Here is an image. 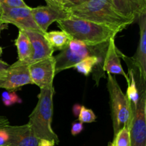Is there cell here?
Returning <instances> with one entry per match:
<instances>
[{"label": "cell", "mask_w": 146, "mask_h": 146, "mask_svg": "<svg viewBox=\"0 0 146 146\" xmlns=\"http://www.w3.org/2000/svg\"><path fill=\"white\" fill-rule=\"evenodd\" d=\"M67 10L73 17L104 24L118 32L134 22L117 12L111 0H88Z\"/></svg>", "instance_id": "obj_1"}, {"label": "cell", "mask_w": 146, "mask_h": 146, "mask_svg": "<svg viewBox=\"0 0 146 146\" xmlns=\"http://www.w3.org/2000/svg\"><path fill=\"white\" fill-rule=\"evenodd\" d=\"M62 31L73 40L88 44H99L115 38L118 31L106 25L93 22L71 16L67 19L57 21Z\"/></svg>", "instance_id": "obj_2"}, {"label": "cell", "mask_w": 146, "mask_h": 146, "mask_svg": "<svg viewBox=\"0 0 146 146\" xmlns=\"http://www.w3.org/2000/svg\"><path fill=\"white\" fill-rule=\"evenodd\" d=\"M54 94V86L41 88L38 102L30 114L28 124L39 140L54 141L56 144H58L59 139L51 128Z\"/></svg>", "instance_id": "obj_3"}, {"label": "cell", "mask_w": 146, "mask_h": 146, "mask_svg": "<svg viewBox=\"0 0 146 146\" xmlns=\"http://www.w3.org/2000/svg\"><path fill=\"white\" fill-rule=\"evenodd\" d=\"M109 41L99 44H88L76 40H71L68 46L54 57L56 75L64 70L74 68V65L86 57L96 56L105 58Z\"/></svg>", "instance_id": "obj_4"}, {"label": "cell", "mask_w": 146, "mask_h": 146, "mask_svg": "<svg viewBox=\"0 0 146 146\" xmlns=\"http://www.w3.org/2000/svg\"><path fill=\"white\" fill-rule=\"evenodd\" d=\"M107 88L110 96L111 118L114 135L123 127L129 128L133 108L128 97L122 91L113 76L107 74Z\"/></svg>", "instance_id": "obj_5"}, {"label": "cell", "mask_w": 146, "mask_h": 146, "mask_svg": "<svg viewBox=\"0 0 146 146\" xmlns=\"http://www.w3.org/2000/svg\"><path fill=\"white\" fill-rule=\"evenodd\" d=\"M129 133L131 146H146V90L141 92L138 104L133 108Z\"/></svg>", "instance_id": "obj_6"}, {"label": "cell", "mask_w": 146, "mask_h": 146, "mask_svg": "<svg viewBox=\"0 0 146 146\" xmlns=\"http://www.w3.org/2000/svg\"><path fill=\"white\" fill-rule=\"evenodd\" d=\"M138 20L140 27V39L138 48L133 56L131 58L126 56V58L138 72L137 86L140 91L142 92L146 90V12L141 14Z\"/></svg>", "instance_id": "obj_7"}, {"label": "cell", "mask_w": 146, "mask_h": 146, "mask_svg": "<svg viewBox=\"0 0 146 146\" xmlns=\"http://www.w3.org/2000/svg\"><path fill=\"white\" fill-rule=\"evenodd\" d=\"M2 10V22L11 24L21 31H34L44 34L34 21L31 7H11L1 6Z\"/></svg>", "instance_id": "obj_8"}, {"label": "cell", "mask_w": 146, "mask_h": 146, "mask_svg": "<svg viewBox=\"0 0 146 146\" xmlns=\"http://www.w3.org/2000/svg\"><path fill=\"white\" fill-rule=\"evenodd\" d=\"M55 71L56 61L53 56L29 64L31 83L39 87L40 89L52 86Z\"/></svg>", "instance_id": "obj_9"}, {"label": "cell", "mask_w": 146, "mask_h": 146, "mask_svg": "<svg viewBox=\"0 0 146 146\" xmlns=\"http://www.w3.org/2000/svg\"><path fill=\"white\" fill-rule=\"evenodd\" d=\"M32 84L29 73V65L21 61L14 63L0 75V88L14 91L21 86Z\"/></svg>", "instance_id": "obj_10"}, {"label": "cell", "mask_w": 146, "mask_h": 146, "mask_svg": "<svg viewBox=\"0 0 146 146\" xmlns=\"http://www.w3.org/2000/svg\"><path fill=\"white\" fill-rule=\"evenodd\" d=\"M31 11L36 24L44 33L46 32L48 27L54 21L67 19L71 17L66 9L48 4L31 8Z\"/></svg>", "instance_id": "obj_11"}, {"label": "cell", "mask_w": 146, "mask_h": 146, "mask_svg": "<svg viewBox=\"0 0 146 146\" xmlns=\"http://www.w3.org/2000/svg\"><path fill=\"white\" fill-rule=\"evenodd\" d=\"M7 134V146H38L37 138L28 123L21 125H10L4 128Z\"/></svg>", "instance_id": "obj_12"}, {"label": "cell", "mask_w": 146, "mask_h": 146, "mask_svg": "<svg viewBox=\"0 0 146 146\" xmlns=\"http://www.w3.org/2000/svg\"><path fill=\"white\" fill-rule=\"evenodd\" d=\"M24 31L28 36L32 46V56L29 64L43 58L52 56L54 50L46 40L44 34L34 31Z\"/></svg>", "instance_id": "obj_13"}, {"label": "cell", "mask_w": 146, "mask_h": 146, "mask_svg": "<svg viewBox=\"0 0 146 146\" xmlns=\"http://www.w3.org/2000/svg\"><path fill=\"white\" fill-rule=\"evenodd\" d=\"M111 1L117 12L133 21L146 12L145 0H111Z\"/></svg>", "instance_id": "obj_14"}, {"label": "cell", "mask_w": 146, "mask_h": 146, "mask_svg": "<svg viewBox=\"0 0 146 146\" xmlns=\"http://www.w3.org/2000/svg\"><path fill=\"white\" fill-rule=\"evenodd\" d=\"M115 38H111L108 43V49L104 62V71L107 74L121 75L125 78L127 83L129 81L128 75L123 71L120 61V56L118 53V48L115 46Z\"/></svg>", "instance_id": "obj_15"}, {"label": "cell", "mask_w": 146, "mask_h": 146, "mask_svg": "<svg viewBox=\"0 0 146 146\" xmlns=\"http://www.w3.org/2000/svg\"><path fill=\"white\" fill-rule=\"evenodd\" d=\"M15 45L18 53V61L29 65L32 56V46L28 36L24 31H19Z\"/></svg>", "instance_id": "obj_16"}, {"label": "cell", "mask_w": 146, "mask_h": 146, "mask_svg": "<svg viewBox=\"0 0 146 146\" xmlns=\"http://www.w3.org/2000/svg\"><path fill=\"white\" fill-rule=\"evenodd\" d=\"M46 40L48 41L51 48L55 50H64L69 44L72 38L64 31H52L44 34Z\"/></svg>", "instance_id": "obj_17"}, {"label": "cell", "mask_w": 146, "mask_h": 146, "mask_svg": "<svg viewBox=\"0 0 146 146\" xmlns=\"http://www.w3.org/2000/svg\"><path fill=\"white\" fill-rule=\"evenodd\" d=\"M128 66V78H129V81L128 83V88H127V93L126 96L128 97V100L131 103L132 105V108H135L137 106L139 100V92H138V86H137L136 80H135V75H134V71L132 68V67L127 64Z\"/></svg>", "instance_id": "obj_18"}, {"label": "cell", "mask_w": 146, "mask_h": 146, "mask_svg": "<svg viewBox=\"0 0 146 146\" xmlns=\"http://www.w3.org/2000/svg\"><path fill=\"white\" fill-rule=\"evenodd\" d=\"M113 142L115 146H131L129 128L125 126L120 130L116 135H114Z\"/></svg>", "instance_id": "obj_19"}, {"label": "cell", "mask_w": 146, "mask_h": 146, "mask_svg": "<svg viewBox=\"0 0 146 146\" xmlns=\"http://www.w3.org/2000/svg\"><path fill=\"white\" fill-rule=\"evenodd\" d=\"M96 116L91 109L86 108L85 106H81L78 114V121L82 123H89L95 122Z\"/></svg>", "instance_id": "obj_20"}, {"label": "cell", "mask_w": 146, "mask_h": 146, "mask_svg": "<svg viewBox=\"0 0 146 146\" xmlns=\"http://www.w3.org/2000/svg\"><path fill=\"white\" fill-rule=\"evenodd\" d=\"M2 101L6 106H10L15 104L21 103V99L18 96L14 91H9L3 92L1 94Z\"/></svg>", "instance_id": "obj_21"}, {"label": "cell", "mask_w": 146, "mask_h": 146, "mask_svg": "<svg viewBox=\"0 0 146 146\" xmlns=\"http://www.w3.org/2000/svg\"><path fill=\"white\" fill-rule=\"evenodd\" d=\"M0 6L11 7V8L29 7L24 2V0H0Z\"/></svg>", "instance_id": "obj_22"}, {"label": "cell", "mask_w": 146, "mask_h": 146, "mask_svg": "<svg viewBox=\"0 0 146 146\" xmlns=\"http://www.w3.org/2000/svg\"><path fill=\"white\" fill-rule=\"evenodd\" d=\"M87 1H88V0H61L64 8L66 9L79 6L84 3L86 2Z\"/></svg>", "instance_id": "obj_23"}, {"label": "cell", "mask_w": 146, "mask_h": 146, "mask_svg": "<svg viewBox=\"0 0 146 146\" xmlns=\"http://www.w3.org/2000/svg\"><path fill=\"white\" fill-rule=\"evenodd\" d=\"M84 123H82L81 122H80L79 121H75L72 123V125H71V132L72 135L75 136V135L79 134L81 131L84 130Z\"/></svg>", "instance_id": "obj_24"}, {"label": "cell", "mask_w": 146, "mask_h": 146, "mask_svg": "<svg viewBox=\"0 0 146 146\" xmlns=\"http://www.w3.org/2000/svg\"><path fill=\"white\" fill-rule=\"evenodd\" d=\"M45 1L48 5L56 6V7H62V8H64V6H63L61 0H45Z\"/></svg>", "instance_id": "obj_25"}, {"label": "cell", "mask_w": 146, "mask_h": 146, "mask_svg": "<svg viewBox=\"0 0 146 146\" xmlns=\"http://www.w3.org/2000/svg\"><path fill=\"white\" fill-rule=\"evenodd\" d=\"M56 143L54 141H48V140H40L38 146H54Z\"/></svg>", "instance_id": "obj_26"}, {"label": "cell", "mask_w": 146, "mask_h": 146, "mask_svg": "<svg viewBox=\"0 0 146 146\" xmlns=\"http://www.w3.org/2000/svg\"><path fill=\"white\" fill-rule=\"evenodd\" d=\"M9 125H10V124L8 118L5 116L0 115V129L4 128V127L8 126Z\"/></svg>", "instance_id": "obj_27"}, {"label": "cell", "mask_w": 146, "mask_h": 146, "mask_svg": "<svg viewBox=\"0 0 146 146\" xmlns=\"http://www.w3.org/2000/svg\"><path fill=\"white\" fill-rule=\"evenodd\" d=\"M9 66V65L8 64H7V63L4 62V61L0 60V75H1V74H3L4 71H5Z\"/></svg>", "instance_id": "obj_28"}, {"label": "cell", "mask_w": 146, "mask_h": 146, "mask_svg": "<svg viewBox=\"0 0 146 146\" xmlns=\"http://www.w3.org/2000/svg\"><path fill=\"white\" fill-rule=\"evenodd\" d=\"M81 108V106L80 105H78V104H76V105L74 106V107H73V111H74V113L76 116H78V115Z\"/></svg>", "instance_id": "obj_29"}, {"label": "cell", "mask_w": 146, "mask_h": 146, "mask_svg": "<svg viewBox=\"0 0 146 146\" xmlns=\"http://www.w3.org/2000/svg\"><path fill=\"white\" fill-rule=\"evenodd\" d=\"M1 17H2V10H1V7L0 6V29H1V27L4 25V24L2 22V19H1Z\"/></svg>", "instance_id": "obj_30"}, {"label": "cell", "mask_w": 146, "mask_h": 146, "mask_svg": "<svg viewBox=\"0 0 146 146\" xmlns=\"http://www.w3.org/2000/svg\"><path fill=\"white\" fill-rule=\"evenodd\" d=\"M108 146H115L114 145V143H113V142H111V143H109V144H108Z\"/></svg>", "instance_id": "obj_31"}, {"label": "cell", "mask_w": 146, "mask_h": 146, "mask_svg": "<svg viewBox=\"0 0 146 146\" xmlns=\"http://www.w3.org/2000/svg\"><path fill=\"white\" fill-rule=\"evenodd\" d=\"M2 51H3L2 48H1V47L0 46V56H1V54H2Z\"/></svg>", "instance_id": "obj_32"}, {"label": "cell", "mask_w": 146, "mask_h": 146, "mask_svg": "<svg viewBox=\"0 0 146 146\" xmlns=\"http://www.w3.org/2000/svg\"><path fill=\"white\" fill-rule=\"evenodd\" d=\"M145 1H146V0H145Z\"/></svg>", "instance_id": "obj_33"}]
</instances>
